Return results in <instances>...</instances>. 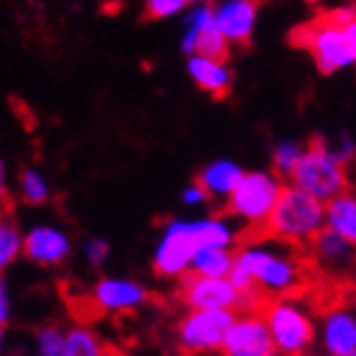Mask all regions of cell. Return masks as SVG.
<instances>
[{
    "label": "cell",
    "mask_w": 356,
    "mask_h": 356,
    "mask_svg": "<svg viewBox=\"0 0 356 356\" xmlns=\"http://www.w3.org/2000/svg\"><path fill=\"white\" fill-rule=\"evenodd\" d=\"M7 216H9V213H7L5 209H0V224H3V220H5Z\"/></svg>",
    "instance_id": "34"
},
{
    "label": "cell",
    "mask_w": 356,
    "mask_h": 356,
    "mask_svg": "<svg viewBox=\"0 0 356 356\" xmlns=\"http://www.w3.org/2000/svg\"><path fill=\"white\" fill-rule=\"evenodd\" d=\"M322 343L329 356H352L356 352V316L343 307L329 309L322 329Z\"/></svg>",
    "instance_id": "16"
},
{
    "label": "cell",
    "mask_w": 356,
    "mask_h": 356,
    "mask_svg": "<svg viewBox=\"0 0 356 356\" xmlns=\"http://www.w3.org/2000/svg\"><path fill=\"white\" fill-rule=\"evenodd\" d=\"M241 243V231L229 216L213 213L199 218H173L160 229L152 267L163 280H181L190 273L194 254L203 248H229L237 250Z\"/></svg>",
    "instance_id": "2"
},
{
    "label": "cell",
    "mask_w": 356,
    "mask_h": 356,
    "mask_svg": "<svg viewBox=\"0 0 356 356\" xmlns=\"http://www.w3.org/2000/svg\"><path fill=\"white\" fill-rule=\"evenodd\" d=\"M307 256L314 267L329 273H348L356 269V248L343 241L339 235L329 231L327 226L322 229L316 239L307 248Z\"/></svg>",
    "instance_id": "14"
},
{
    "label": "cell",
    "mask_w": 356,
    "mask_h": 356,
    "mask_svg": "<svg viewBox=\"0 0 356 356\" xmlns=\"http://www.w3.org/2000/svg\"><path fill=\"white\" fill-rule=\"evenodd\" d=\"M64 339H67V329L43 325L32 335V352L35 356H64Z\"/></svg>",
    "instance_id": "24"
},
{
    "label": "cell",
    "mask_w": 356,
    "mask_h": 356,
    "mask_svg": "<svg viewBox=\"0 0 356 356\" xmlns=\"http://www.w3.org/2000/svg\"><path fill=\"white\" fill-rule=\"evenodd\" d=\"M222 356H280L261 314H239L222 346Z\"/></svg>",
    "instance_id": "12"
},
{
    "label": "cell",
    "mask_w": 356,
    "mask_h": 356,
    "mask_svg": "<svg viewBox=\"0 0 356 356\" xmlns=\"http://www.w3.org/2000/svg\"><path fill=\"white\" fill-rule=\"evenodd\" d=\"M11 203V175L9 167L3 158H0V209H9Z\"/></svg>",
    "instance_id": "30"
},
{
    "label": "cell",
    "mask_w": 356,
    "mask_h": 356,
    "mask_svg": "<svg viewBox=\"0 0 356 356\" xmlns=\"http://www.w3.org/2000/svg\"><path fill=\"white\" fill-rule=\"evenodd\" d=\"M13 318V295L11 286L5 280V275H0V325H9V320Z\"/></svg>",
    "instance_id": "28"
},
{
    "label": "cell",
    "mask_w": 356,
    "mask_h": 356,
    "mask_svg": "<svg viewBox=\"0 0 356 356\" xmlns=\"http://www.w3.org/2000/svg\"><path fill=\"white\" fill-rule=\"evenodd\" d=\"M19 258H24V231L7 216L0 224V275H5Z\"/></svg>",
    "instance_id": "23"
},
{
    "label": "cell",
    "mask_w": 356,
    "mask_h": 356,
    "mask_svg": "<svg viewBox=\"0 0 356 356\" xmlns=\"http://www.w3.org/2000/svg\"><path fill=\"white\" fill-rule=\"evenodd\" d=\"M307 3H316V0H307Z\"/></svg>",
    "instance_id": "37"
},
{
    "label": "cell",
    "mask_w": 356,
    "mask_h": 356,
    "mask_svg": "<svg viewBox=\"0 0 356 356\" xmlns=\"http://www.w3.org/2000/svg\"><path fill=\"white\" fill-rule=\"evenodd\" d=\"M256 7L254 0H231L213 13L218 30L229 39V43L233 41L241 47H250Z\"/></svg>",
    "instance_id": "15"
},
{
    "label": "cell",
    "mask_w": 356,
    "mask_h": 356,
    "mask_svg": "<svg viewBox=\"0 0 356 356\" xmlns=\"http://www.w3.org/2000/svg\"><path fill=\"white\" fill-rule=\"evenodd\" d=\"M9 343H7V327L0 325V356H7Z\"/></svg>",
    "instance_id": "33"
},
{
    "label": "cell",
    "mask_w": 356,
    "mask_h": 356,
    "mask_svg": "<svg viewBox=\"0 0 356 356\" xmlns=\"http://www.w3.org/2000/svg\"><path fill=\"white\" fill-rule=\"evenodd\" d=\"M322 229H325V203L316 201L295 186H284L265 226V239L307 252L309 243Z\"/></svg>",
    "instance_id": "4"
},
{
    "label": "cell",
    "mask_w": 356,
    "mask_h": 356,
    "mask_svg": "<svg viewBox=\"0 0 356 356\" xmlns=\"http://www.w3.org/2000/svg\"><path fill=\"white\" fill-rule=\"evenodd\" d=\"M188 73L194 79V83H197L203 92L211 94L218 101L226 99V96L231 94L233 75L229 69L224 67V64H218V62H211V60H205L199 56H192L188 60Z\"/></svg>",
    "instance_id": "18"
},
{
    "label": "cell",
    "mask_w": 356,
    "mask_h": 356,
    "mask_svg": "<svg viewBox=\"0 0 356 356\" xmlns=\"http://www.w3.org/2000/svg\"><path fill=\"white\" fill-rule=\"evenodd\" d=\"M71 233L60 224L39 222L24 231V258L45 269L60 267L73 256Z\"/></svg>",
    "instance_id": "11"
},
{
    "label": "cell",
    "mask_w": 356,
    "mask_h": 356,
    "mask_svg": "<svg viewBox=\"0 0 356 356\" xmlns=\"http://www.w3.org/2000/svg\"><path fill=\"white\" fill-rule=\"evenodd\" d=\"M352 356H356V352H354V354H352Z\"/></svg>",
    "instance_id": "39"
},
{
    "label": "cell",
    "mask_w": 356,
    "mask_h": 356,
    "mask_svg": "<svg viewBox=\"0 0 356 356\" xmlns=\"http://www.w3.org/2000/svg\"><path fill=\"white\" fill-rule=\"evenodd\" d=\"M237 314L224 309H188L175 327V339L184 356L220 354Z\"/></svg>",
    "instance_id": "8"
},
{
    "label": "cell",
    "mask_w": 356,
    "mask_h": 356,
    "mask_svg": "<svg viewBox=\"0 0 356 356\" xmlns=\"http://www.w3.org/2000/svg\"><path fill=\"white\" fill-rule=\"evenodd\" d=\"M254 3H256V5H258V3H261V0H254Z\"/></svg>",
    "instance_id": "36"
},
{
    "label": "cell",
    "mask_w": 356,
    "mask_h": 356,
    "mask_svg": "<svg viewBox=\"0 0 356 356\" xmlns=\"http://www.w3.org/2000/svg\"><path fill=\"white\" fill-rule=\"evenodd\" d=\"M207 356H222V354H207Z\"/></svg>",
    "instance_id": "35"
},
{
    "label": "cell",
    "mask_w": 356,
    "mask_h": 356,
    "mask_svg": "<svg viewBox=\"0 0 356 356\" xmlns=\"http://www.w3.org/2000/svg\"><path fill=\"white\" fill-rule=\"evenodd\" d=\"M235 265V250L229 248H203L194 254L190 273L201 277H229Z\"/></svg>",
    "instance_id": "21"
},
{
    "label": "cell",
    "mask_w": 356,
    "mask_h": 356,
    "mask_svg": "<svg viewBox=\"0 0 356 356\" xmlns=\"http://www.w3.org/2000/svg\"><path fill=\"white\" fill-rule=\"evenodd\" d=\"M309 256L305 250L284 245L275 250L263 239L243 241L235 250V265L229 275L233 286L250 297L258 312L271 299H295L307 288Z\"/></svg>",
    "instance_id": "1"
},
{
    "label": "cell",
    "mask_w": 356,
    "mask_h": 356,
    "mask_svg": "<svg viewBox=\"0 0 356 356\" xmlns=\"http://www.w3.org/2000/svg\"><path fill=\"white\" fill-rule=\"evenodd\" d=\"M177 297L188 309H224L233 314H258V305L233 286L229 277H201L188 273L179 280Z\"/></svg>",
    "instance_id": "9"
},
{
    "label": "cell",
    "mask_w": 356,
    "mask_h": 356,
    "mask_svg": "<svg viewBox=\"0 0 356 356\" xmlns=\"http://www.w3.org/2000/svg\"><path fill=\"white\" fill-rule=\"evenodd\" d=\"M81 254H83V261L92 269H103L111 258V245L105 237H90L86 239Z\"/></svg>",
    "instance_id": "26"
},
{
    "label": "cell",
    "mask_w": 356,
    "mask_h": 356,
    "mask_svg": "<svg viewBox=\"0 0 356 356\" xmlns=\"http://www.w3.org/2000/svg\"><path fill=\"white\" fill-rule=\"evenodd\" d=\"M301 356H307V354H301Z\"/></svg>",
    "instance_id": "40"
},
{
    "label": "cell",
    "mask_w": 356,
    "mask_h": 356,
    "mask_svg": "<svg viewBox=\"0 0 356 356\" xmlns=\"http://www.w3.org/2000/svg\"><path fill=\"white\" fill-rule=\"evenodd\" d=\"M303 154H305V145H301L297 141H284V143L275 145V149H273V173L280 179H290V175L295 173Z\"/></svg>",
    "instance_id": "25"
},
{
    "label": "cell",
    "mask_w": 356,
    "mask_h": 356,
    "mask_svg": "<svg viewBox=\"0 0 356 356\" xmlns=\"http://www.w3.org/2000/svg\"><path fill=\"white\" fill-rule=\"evenodd\" d=\"M288 181L325 205L339 194L348 192L350 186L348 167L333 156L329 143L322 137L309 139L303 158L299 160L295 173L290 175Z\"/></svg>",
    "instance_id": "6"
},
{
    "label": "cell",
    "mask_w": 356,
    "mask_h": 356,
    "mask_svg": "<svg viewBox=\"0 0 356 356\" xmlns=\"http://www.w3.org/2000/svg\"><path fill=\"white\" fill-rule=\"evenodd\" d=\"M213 13L216 11L211 7H207L194 17V24L184 41V49L188 54L199 56V58H205V60H211L218 64H226V60L231 58V43L218 30Z\"/></svg>",
    "instance_id": "13"
},
{
    "label": "cell",
    "mask_w": 356,
    "mask_h": 356,
    "mask_svg": "<svg viewBox=\"0 0 356 356\" xmlns=\"http://www.w3.org/2000/svg\"><path fill=\"white\" fill-rule=\"evenodd\" d=\"M188 3H192V0H186V5H188Z\"/></svg>",
    "instance_id": "38"
},
{
    "label": "cell",
    "mask_w": 356,
    "mask_h": 356,
    "mask_svg": "<svg viewBox=\"0 0 356 356\" xmlns=\"http://www.w3.org/2000/svg\"><path fill=\"white\" fill-rule=\"evenodd\" d=\"M280 356H301L314 341V322L295 299H271L261 312Z\"/></svg>",
    "instance_id": "7"
},
{
    "label": "cell",
    "mask_w": 356,
    "mask_h": 356,
    "mask_svg": "<svg viewBox=\"0 0 356 356\" xmlns=\"http://www.w3.org/2000/svg\"><path fill=\"white\" fill-rule=\"evenodd\" d=\"M7 356H35L32 346H19V348H9Z\"/></svg>",
    "instance_id": "32"
},
{
    "label": "cell",
    "mask_w": 356,
    "mask_h": 356,
    "mask_svg": "<svg viewBox=\"0 0 356 356\" xmlns=\"http://www.w3.org/2000/svg\"><path fill=\"white\" fill-rule=\"evenodd\" d=\"M184 7H186V0H147L145 11H143V22H152V19L173 15Z\"/></svg>",
    "instance_id": "27"
},
{
    "label": "cell",
    "mask_w": 356,
    "mask_h": 356,
    "mask_svg": "<svg viewBox=\"0 0 356 356\" xmlns=\"http://www.w3.org/2000/svg\"><path fill=\"white\" fill-rule=\"evenodd\" d=\"M346 41L350 45V51H352V58L356 62V19L346 28Z\"/></svg>",
    "instance_id": "31"
},
{
    "label": "cell",
    "mask_w": 356,
    "mask_h": 356,
    "mask_svg": "<svg viewBox=\"0 0 356 356\" xmlns=\"http://www.w3.org/2000/svg\"><path fill=\"white\" fill-rule=\"evenodd\" d=\"M149 297V288L143 282L124 275H103L90 290L92 305L107 316L133 314L147 305Z\"/></svg>",
    "instance_id": "10"
},
{
    "label": "cell",
    "mask_w": 356,
    "mask_h": 356,
    "mask_svg": "<svg viewBox=\"0 0 356 356\" xmlns=\"http://www.w3.org/2000/svg\"><path fill=\"white\" fill-rule=\"evenodd\" d=\"M282 190L284 184L275 173L254 171L243 175L224 205V216L245 224V229L241 231V243L265 239V226L275 209Z\"/></svg>",
    "instance_id": "5"
},
{
    "label": "cell",
    "mask_w": 356,
    "mask_h": 356,
    "mask_svg": "<svg viewBox=\"0 0 356 356\" xmlns=\"http://www.w3.org/2000/svg\"><path fill=\"white\" fill-rule=\"evenodd\" d=\"M181 203L186 207H201V205L209 203V197H207V192L197 181H192L190 186H186L181 190Z\"/></svg>",
    "instance_id": "29"
},
{
    "label": "cell",
    "mask_w": 356,
    "mask_h": 356,
    "mask_svg": "<svg viewBox=\"0 0 356 356\" xmlns=\"http://www.w3.org/2000/svg\"><path fill=\"white\" fill-rule=\"evenodd\" d=\"M325 226L356 248V192H343L325 205Z\"/></svg>",
    "instance_id": "19"
},
{
    "label": "cell",
    "mask_w": 356,
    "mask_h": 356,
    "mask_svg": "<svg viewBox=\"0 0 356 356\" xmlns=\"http://www.w3.org/2000/svg\"><path fill=\"white\" fill-rule=\"evenodd\" d=\"M51 181L49 177L37 169V167H26L17 175V197L28 207H43L51 199Z\"/></svg>",
    "instance_id": "22"
},
{
    "label": "cell",
    "mask_w": 356,
    "mask_h": 356,
    "mask_svg": "<svg viewBox=\"0 0 356 356\" xmlns=\"http://www.w3.org/2000/svg\"><path fill=\"white\" fill-rule=\"evenodd\" d=\"M356 19V9H322L312 19L288 32V43L305 49L322 75H331L354 62L346 41V28Z\"/></svg>",
    "instance_id": "3"
},
{
    "label": "cell",
    "mask_w": 356,
    "mask_h": 356,
    "mask_svg": "<svg viewBox=\"0 0 356 356\" xmlns=\"http://www.w3.org/2000/svg\"><path fill=\"white\" fill-rule=\"evenodd\" d=\"M243 175L245 173L237 163L220 158V160H213V163L205 165L194 181L207 192L209 201H226L233 194V190L239 186Z\"/></svg>",
    "instance_id": "17"
},
{
    "label": "cell",
    "mask_w": 356,
    "mask_h": 356,
    "mask_svg": "<svg viewBox=\"0 0 356 356\" xmlns=\"http://www.w3.org/2000/svg\"><path fill=\"white\" fill-rule=\"evenodd\" d=\"M64 356H118V354L92 327L73 325L67 329Z\"/></svg>",
    "instance_id": "20"
}]
</instances>
